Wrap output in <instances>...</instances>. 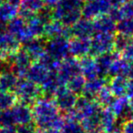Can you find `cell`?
<instances>
[{"mask_svg": "<svg viewBox=\"0 0 133 133\" xmlns=\"http://www.w3.org/2000/svg\"><path fill=\"white\" fill-rule=\"evenodd\" d=\"M33 121L37 129L55 128L61 130L65 122L64 116L60 113L53 98H40L32 105Z\"/></svg>", "mask_w": 133, "mask_h": 133, "instance_id": "cell-1", "label": "cell"}, {"mask_svg": "<svg viewBox=\"0 0 133 133\" xmlns=\"http://www.w3.org/2000/svg\"><path fill=\"white\" fill-rule=\"evenodd\" d=\"M85 0H60L54 8V19L60 21L64 26H70L82 17L81 9Z\"/></svg>", "mask_w": 133, "mask_h": 133, "instance_id": "cell-2", "label": "cell"}, {"mask_svg": "<svg viewBox=\"0 0 133 133\" xmlns=\"http://www.w3.org/2000/svg\"><path fill=\"white\" fill-rule=\"evenodd\" d=\"M14 91L17 98L20 100V103L28 106H32L37 99L43 97L40 87L26 78H20V79L17 80Z\"/></svg>", "mask_w": 133, "mask_h": 133, "instance_id": "cell-3", "label": "cell"}, {"mask_svg": "<svg viewBox=\"0 0 133 133\" xmlns=\"http://www.w3.org/2000/svg\"><path fill=\"white\" fill-rule=\"evenodd\" d=\"M115 34L95 32L90 37V48L89 55L96 57L101 54L113 51Z\"/></svg>", "mask_w": 133, "mask_h": 133, "instance_id": "cell-4", "label": "cell"}, {"mask_svg": "<svg viewBox=\"0 0 133 133\" xmlns=\"http://www.w3.org/2000/svg\"><path fill=\"white\" fill-rule=\"evenodd\" d=\"M45 51L50 57L60 62L69 56V38L63 36H58L46 39L45 44Z\"/></svg>", "mask_w": 133, "mask_h": 133, "instance_id": "cell-5", "label": "cell"}, {"mask_svg": "<svg viewBox=\"0 0 133 133\" xmlns=\"http://www.w3.org/2000/svg\"><path fill=\"white\" fill-rule=\"evenodd\" d=\"M78 97V95L69 90L66 86L62 85L54 95L53 99L61 114L65 115L74 109Z\"/></svg>", "mask_w": 133, "mask_h": 133, "instance_id": "cell-6", "label": "cell"}, {"mask_svg": "<svg viewBox=\"0 0 133 133\" xmlns=\"http://www.w3.org/2000/svg\"><path fill=\"white\" fill-rule=\"evenodd\" d=\"M78 74H80L79 61L78 58L69 56L60 61L57 70V75L61 85H66L69 78Z\"/></svg>", "mask_w": 133, "mask_h": 133, "instance_id": "cell-7", "label": "cell"}, {"mask_svg": "<svg viewBox=\"0 0 133 133\" xmlns=\"http://www.w3.org/2000/svg\"><path fill=\"white\" fill-rule=\"evenodd\" d=\"M8 29H9L10 33L22 44L33 38V36L31 35V33L28 28L26 21L23 18H21L20 17H16L12 20H10Z\"/></svg>", "mask_w": 133, "mask_h": 133, "instance_id": "cell-8", "label": "cell"}, {"mask_svg": "<svg viewBox=\"0 0 133 133\" xmlns=\"http://www.w3.org/2000/svg\"><path fill=\"white\" fill-rule=\"evenodd\" d=\"M70 37H84V38H90L95 33L93 23L91 19L85 17H80L78 21L69 26Z\"/></svg>", "mask_w": 133, "mask_h": 133, "instance_id": "cell-9", "label": "cell"}, {"mask_svg": "<svg viewBox=\"0 0 133 133\" xmlns=\"http://www.w3.org/2000/svg\"><path fill=\"white\" fill-rule=\"evenodd\" d=\"M90 48V38L72 37L69 39V56L76 58H80L89 55Z\"/></svg>", "mask_w": 133, "mask_h": 133, "instance_id": "cell-10", "label": "cell"}, {"mask_svg": "<svg viewBox=\"0 0 133 133\" xmlns=\"http://www.w3.org/2000/svg\"><path fill=\"white\" fill-rule=\"evenodd\" d=\"M13 72L20 78H25L30 65L33 63V60L24 49H18L13 55Z\"/></svg>", "mask_w": 133, "mask_h": 133, "instance_id": "cell-11", "label": "cell"}, {"mask_svg": "<svg viewBox=\"0 0 133 133\" xmlns=\"http://www.w3.org/2000/svg\"><path fill=\"white\" fill-rule=\"evenodd\" d=\"M63 36L66 38H70V33H69V26H66L57 19H52L49 22L45 25L44 35L43 37L45 39H49L52 37Z\"/></svg>", "mask_w": 133, "mask_h": 133, "instance_id": "cell-12", "label": "cell"}, {"mask_svg": "<svg viewBox=\"0 0 133 133\" xmlns=\"http://www.w3.org/2000/svg\"><path fill=\"white\" fill-rule=\"evenodd\" d=\"M45 44H46V39L44 37H33L28 42L24 43L23 49L29 55L34 62L38 60L46 53Z\"/></svg>", "mask_w": 133, "mask_h": 133, "instance_id": "cell-13", "label": "cell"}, {"mask_svg": "<svg viewBox=\"0 0 133 133\" xmlns=\"http://www.w3.org/2000/svg\"><path fill=\"white\" fill-rule=\"evenodd\" d=\"M129 99L127 97H121V98H115L109 109H111L114 115L117 117L118 122L120 124L125 120H129Z\"/></svg>", "mask_w": 133, "mask_h": 133, "instance_id": "cell-14", "label": "cell"}, {"mask_svg": "<svg viewBox=\"0 0 133 133\" xmlns=\"http://www.w3.org/2000/svg\"><path fill=\"white\" fill-rule=\"evenodd\" d=\"M128 82L129 78L127 76L118 75L109 78L107 85L115 98H121L127 97Z\"/></svg>", "mask_w": 133, "mask_h": 133, "instance_id": "cell-15", "label": "cell"}, {"mask_svg": "<svg viewBox=\"0 0 133 133\" xmlns=\"http://www.w3.org/2000/svg\"><path fill=\"white\" fill-rule=\"evenodd\" d=\"M49 72L50 71L43 64H41L38 61H34L28 68L25 78L37 85L40 86L48 76Z\"/></svg>", "mask_w": 133, "mask_h": 133, "instance_id": "cell-16", "label": "cell"}, {"mask_svg": "<svg viewBox=\"0 0 133 133\" xmlns=\"http://www.w3.org/2000/svg\"><path fill=\"white\" fill-rule=\"evenodd\" d=\"M10 111L15 124L20 125L33 121V113H32V109H30V106L19 103L12 106L10 108Z\"/></svg>", "mask_w": 133, "mask_h": 133, "instance_id": "cell-17", "label": "cell"}, {"mask_svg": "<svg viewBox=\"0 0 133 133\" xmlns=\"http://www.w3.org/2000/svg\"><path fill=\"white\" fill-rule=\"evenodd\" d=\"M45 6L43 0H22L18 14L25 21L35 16Z\"/></svg>", "mask_w": 133, "mask_h": 133, "instance_id": "cell-18", "label": "cell"}, {"mask_svg": "<svg viewBox=\"0 0 133 133\" xmlns=\"http://www.w3.org/2000/svg\"><path fill=\"white\" fill-rule=\"evenodd\" d=\"M120 55H121V54L118 53V52L113 50V51L101 54V55L95 57L97 69H98V77L108 78V71H109V66H110L111 63L114 61L115 58H117V57Z\"/></svg>", "mask_w": 133, "mask_h": 133, "instance_id": "cell-19", "label": "cell"}, {"mask_svg": "<svg viewBox=\"0 0 133 133\" xmlns=\"http://www.w3.org/2000/svg\"><path fill=\"white\" fill-rule=\"evenodd\" d=\"M109 78H102V77H96L91 79L86 80L85 87L82 91L81 95L90 99H95L98 91L107 85Z\"/></svg>", "mask_w": 133, "mask_h": 133, "instance_id": "cell-20", "label": "cell"}, {"mask_svg": "<svg viewBox=\"0 0 133 133\" xmlns=\"http://www.w3.org/2000/svg\"><path fill=\"white\" fill-rule=\"evenodd\" d=\"M60 86L62 85L59 82L57 72L50 71L48 76L44 80V82L39 86L41 92H42L43 98H53L54 95L56 94V92H57V90L58 89V88Z\"/></svg>", "mask_w": 133, "mask_h": 133, "instance_id": "cell-21", "label": "cell"}, {"mask_svg": "<svg viewBox=\"0 0 133 133\" xmlns=\"http://www.w3.org/2000/svg\"><path fill=\"white\" fill-rule=\"evenodd\" d=\"M95 32L98 33H116V22L108 14L100 15L92 19Z\"/></svg>", "mask_w": 133, "mask_h": 133, "instance_id": "cell-22", "label": "cell"}, {"mask_svg": "<svg viewBox=\"0 0 133 133\" xmlns=\"http://www.w3.org/2000/svg\"><path fill=\"white\" fill-rule=\"evenodd\" d=\"M100 126L103 133H111L114 129L120 128V123L109 108L102 109L100 113Z\"/></svg>", "mask_w": 133, "mask_h": 133, "instance_id": "cell-23", "label": "cell"}, {"mask_svg": "<svg viewBox=\"0 0 133 133\" xmlns=\"http://www.w3.org/2000/svg\"><path fill=\"white\" fill-rule=\"evenodd\" d=\"M78 61L80 66V74L85 78L86 80L98 77L95 57L87 55L78 58Z\"/></svg>", "mask_w": 133, "mask_h": 133, "instance_id": "cell-24", "label": "cell"}, {"mask_svg": "<svg viewBox=\"0 0 133 133\" xmlns=\"http://www.w3.org/2000/svg\"><path fill=\"white\" fill-rule=\"evenodd\" d=\"M65 122L61 128L60 133H85L80 122L77 119L73 110L63 115Z\"/></svg>", "mask_w": 133, "mask_h": 133, "instance_id": "cell-25", "label": "cell"}, {"mask_svg": "<svg viewBox=\"0 0 133 133\" xmlns=\"http://www.w3.org/2000/svg\"><path fill=\"white\" fill-rule=\"evenodd\" d=\"M129 62L126 60L122 56H118L117 58L114 59L109 66L108 71V78L118 76V75H123L128 77V71H129Z\"/></svg>", "mask_w": 133, "mask_h": 133, "instance_id": "cell-26", "label": "cell"}, {"mask_svg": "<svg viewBox=\"0 0 133 133\" xmlns=\"http://www.w3.org/2000/svg\"><path fill=\"white\" fill-rule=\"evenodd\" d=\"M18 77L14 72L5 71L0 76V91L4 92H12L15 90Z\"/></svg>", "mask_w": 133, "mask_h": 133, "instance_id": "cell-27", "label": "cell"}, {"mask_svg": "<svg viewBox=\"0 0 133 133\" xmlns=\"http://www.w3.org/2000/svg\"><path fill=\"white\" fill-rule=\"evenodd\" d=\"M26 23L28 30L33 36V37H43L45 23L37 17V14L32 17H30L29 19L26 20Z\"/></svg>", "mask_w": 133, "mask_h": 133, "instance_id": "cell-28", "label": "cell"}, {"mask_svg": "<svg viewBox=\"0 0 133 133\" xmlns=\"http://www.w3.org/2000/svg\"><path fill=\"white\" fill-rule=\"evenodd\" d=\"M85 83H86L85 78L81 74H78L76 76H73L72 78H69L65 86L69 90H71L75 94L79 96V95H81L82 91H83L84 87H85Z\"/></svg>", "mask_w": 133, "mask_h": 133, "instance_id": "cell-29", "label": "cell"}, {"mask_svg": "<svg viewBox=\"0 0 133 133\" xmlns=\"http://www.w3.org/2000/svg\"><path fill=\"white\" fill-rule=\"evenodd\" d=\"M18 14V6H16L9 3H2L0 5V20L8 22L17 17Z\"/></svg>", "mask_w": 133, "mask_h": 133, "instance_id": "cell-30", "label": "cell"}, {"mask_svg": "<svg viewBox=\"0 0 133 133\" xmlns=\"http://www.w3.org/2000/svg\"><path fill=\"white\" fill-rule=\"evenodd\" d=\"M115 99V97L113 96V94L111 93L110 89H109L108 85L104 86L97 94L96 96V100L102 108H108L111 105V103L113 102V100Z\"/></svg>", "mask_w": 133, "mask_h": 133, "instance_id": "cell-31", "label": "cell"}, {"mask_svg": "<svg viewBox=\"0 0 133 133\" xmlns=\"http://www.w3.org/2000/svg\"><path fill=\"white\" fill-rule=\"evenodd\" d=\"M116 32L133 37V18H122L116 23Z\"/></svg>", "mask_w": 133, "mask_h": 133, "instance_id": "cell-32", "label": "cell"}, {"mask_svg": "<svg viewBox=\"0 0 133 133\" xmlns=\"http://www.w3.org/2000/svg\"><path fill=\"white\" fill-rule=\"evenodd\" d=\"M132 37H128L126 35L120 33H117L114 35V44H113V48L114 51L121 54L122 51L125 49V48L128 46V44L130 41Z\"/></svg>", "mask_w": 133, "mask_h": 133, "instance_id": "cell-33", "label": "cell"}, {"mask_svg": "<svg viewBox=\"0 0 133 133\" xmlns=\"http://www.w3.org/2000/svg\"><path fill=\"white\" fill-rule=\"evenodd\" d=\"M16 97L11 92L0 91V109H10L14 105Z\"/></svg>", "mask_w": 133, "mask_h": 133, "instance_id": "cell-34", "label": "cell"}, {"mask_svg": "<svg viewBox=\"0 0 133 133\" xmlns=\"http://www.w3.org/2000/svg\"><path fill=\"white\" fill-rule=\"evenodd\" d=\"M118 8L123 18H133V0H124Z\"/></svg>", "mask_w": 133, "mask_h": 133, "instance_id": "cell-35", "label": "cell"}, {"mask_svg": "<svg viewBox=\"0 0 133 133\" xmlns=\"http://www.w3.org/2000/svg\"><path fill=\"white\" fill-rule=\"evenodd\" d=\"M17 133H37V127L34 121L20 124L16 129Z\"/></svg>", "mask_w": 133, "mask_h": 133, "instance_id": "cell-36", "label": "cell"}, {"mask_svg": "<svg viewBox=\"0 0 133 133\" xmlns=\"http://www.w3.org/2000/svg\"><path fill=\"white\" fill-rule=\"evenodd\" d=\"M121 56L122 57H124L129 62H132L133 61V37H131L130 41L128 44V46L125 48V49L122 51Z\"/></svg>", "mask_w": 133, "mask_h": 133, "instance_id": "cell-37", "label": "cell"}, {"mask_svg": "<svg viewBox=\"0 0 133 133\" xmlns=\"http://www.w3.org/2000/svg\"><path fill=\"white\" fill-rule=\"evenodd\" d=\"M122 133H133V120H125L120 124Z\"/></svg>", "mask_w": 133, "mask_h": 133, "instance_id": "cell-38", "label": "cell"}, {"mask_svg": "<svg viewBox=\"0 0 133 133\" xmlns=\"http://www.w3.org/2000/svg\"><path fill=\"white\" fill-rule=\"evenodd\" d=\"M37 133H60V130L55 128H44L37 129Z\"/></svg>", "mask_w": 133, "mask_h": 133, "instance_id": "cell-39", "label": "cell"}, {"mask_svg": "<svg viewBox=\"0 0 133 133\" xmlns=\"http://www.w3.org/2000/svg\"><path fill=\"white\" fill-rule=\"evenodd\" d=\"M133 96V78H129V82H128V90H127V98H130Z\"/></svg>", "mask_w": 133, "mask_h": 133, "instance_id": "cell-40", "label": "cell"}, {"mask_svg": "<svg viewBox=\"0 0 133 133\" xmlns=\"http://www.w3.org/2000/svg\"><path fill=\"white\" fill-rule=\"evenodd\" d=\"M0 133H17V131L15 128H13V126H6L0 129Z\"/></svg>", "mask_w": 133, "mask_h": 133, "instance_id": "cell-41", "label": "cell"}, {"mask_svg": "<svg viewBox=\"0 0 133 133\" xmlns=\"http://www.w3.org/2000/svg\"><path fill=\"white\" fill-rule=\"evenodd\" d=\"M43 1H44L45 6L54 8L57 4H58V2L60 1V0H43Z\"/></svg>", "mask_w": 133, "mask_h": 133, "instance_id": "cell-42", "label": "cell"}, {"mask_svg": "<svg viewBox=\"0 0 133 133\" xmlns=\"http://www.w3.org/2000/svg\"><path fill=\"white\" fill-rule=\"evenodd\" d=\"M128 78H133V61L132 62H129V71H128Z\"/></svg>", "mask_w": 133, "mask_h": 133, "instance_id": "cell-43", "label": "cell"}, {"mask_svg": "<svg viewBox=\"0 0 133 133\" xmlns=\"http://www.w3.org/2000/svg\"><path fill=\"white\" fill-rule=\"evenodd\" d=\"M21 1H22V0H6L8 3H9V4H11V5H14V6H20Z\"/></svg>", "mask_w": 133, "mask_h": 133, "instance_id": "cell-44", "label": "cell"}, {"mask_svg": "<svg viewBox=\"0 0 133 133\" xmlns=\"http://www.w3.org/2000/svg\"><path fill=\"white\" fill-rule=\"evenodd\" d=\"M130 103V102H129ZM129 119L133 120V104L130 103V107H129Z\"/></svg>", "mask_w": 133, "mask_h": 133, "instance_id": "cell-45", "label": "cell"}, {"mask_svg": "<svg viewBox=\"0 0 133 133\" xmlns=\"http://www.w3.org/2000/svg\"><path fill=\"white\" fill-rule=\"evenodd\" d=\"M111 133H122V131H121V129H120V128H118V129H114Z\"/></svg>", "mask_w": 133, "mask_h": 133, "instance_id": "cell-46", "label": "cell"}, {"mask_svg": "<svg viewBox=\"0 0 133 133\" xmlns=\"http://www.w3.org/2000/svg\"><path fill=\"white\" fill-rule=\"evenodd\" d=\"M2 1H3V0H0V5L2 4Z\"/></svg>", "mask_w": 133, "mask_h": 133, "instance_id": "cell-47", "label": "cell"}]
</instances>
